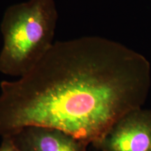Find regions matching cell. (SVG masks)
I'll return each instance as SVG.
<instances>
[{"label": "cell", "mask_w": 151, "mask_h": 151, "mask_svg": "<svg viewBox=\"0 0 151 151\" xmlns=\"http://www.w3.org/2000/svg\"><path fill=\"white\" fill-rule=\"evenodd\" d=\"M150 87V62L124 44L98 36L56 41L27 73L0 83V137L39 126L94 147L142 108Z\"/></svg>", "instance_id": "1"}, {"label": "cell", "mask_w": 151, "mask_h": 151, "mask_svg": "<svg viewBox=\"0 0 151 151\" xmlns=\"http://www.w3.org/2000/svg\"><path fill=\"white\" fill-rule=\"evenodd\" d=\"M58 13L55 0H28L6 9L0 23V73L20 78L52 48Z\"/></svg>", "instance_id": "2"}, {"label": "cell", "mask_w": 151, "mask_h": 151, "mask_svg": "<svg viewBox=\"0 0 151 151\" xmlns=\"http://www.w3.org/2000/svg\"><path fill=\"white\" fill-rule=\"evenodd\" d=\"M94 148L100 151H151V111L142 107L127 113Z\"/></svg>", "instance_id": "3"}, {"label": "cell", "mask_w": 151, "mask_h": 151, "mask_svg": "<svg viewBox=\"0 0 151 151\" xmlns=\"http://www.w3.org/2000/svg\"><path fill=\"white\" fill-rule=\"evenodd\" d=\"M10 137L20 151H87L88 147L62 130L46 127H26Z\"/></svg>", "instance_id": "4"}, {"label": "cell", "mask_w": 151, "mask_h": 151, "mask_svg": "<svg viewBox=\"0 0 151 151\" xmlns=\"http://www.w3.org/2000/svg\"><path fill=\"white\" fill-rule=\"evenodd\" d=\"M1 138L2 140L0 143V151H20L10 136Z\"/></svg>", "instance_id": "5"}]
</instances>
